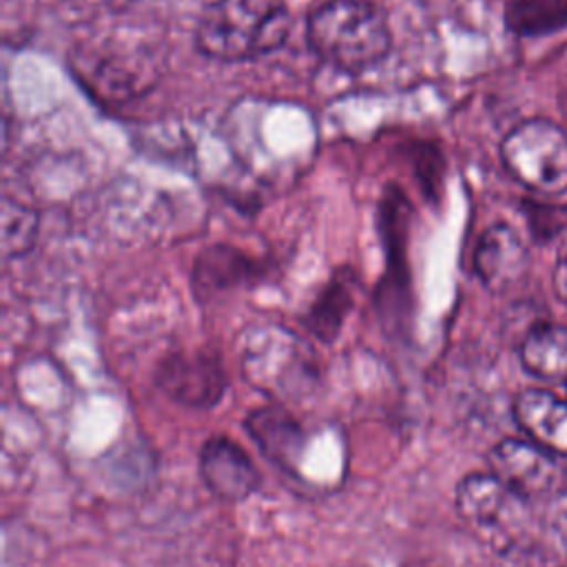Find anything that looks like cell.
Instances as JSON below:
<instances>
[{
  "mask_svg": "<svg viewBox=\"0 0 567 567\" xmlns=\"http://www.w3.org/2000/svg\"><path fill=\"white\" fill-rule=\"evenodd\" d=\"M306 40L323 64L343 73L368 71L392 49L388 16L372 0H326L312 7Z\"/></svg>",
  "mask_w": 567,
  "mask_h": 567,
  "instance_id": "cell-1",
  "label": "cell"
},
{
  "mask_svg": "<svg viewBox=\"0 0 567 567\" xmlns=\"http://www.w3.org/2000/svg\"><path fill=\"white\" fill-rule=\"evenodd\" d=\"M292 27L284 0H215L195 27V47L219 62H248L279 49Z\"/></svg>",
  "mask_w": 567,
  "mask_h": 567,
  "instance_id": "cell-2",
  "label": "cell"
},
{
  "mask_svg": "<svg viewBox=\"0 0 567 567\" xmlns=\"http://www.w3.org/2000/svg\"><path fill=\"white\" fill-rule=\"evenodd\" d=\"M454 505L461 520L496 554L532 545L534 516L527 496L492 472H472L456 485Z\"/></svg>",
  "mask_w": 567,
  "mask_h": 567,
  "instance_id": "cell-3",
  "label": "cell"
},
{
  "mask_svg": "<svg viewBox=\"0 0 567 567\" xmlns=\"http://www.w3.org/2000/svg\"><path fill=\"white\" fill-rule=\"evenodd\" d=\"M241 370L252 388L277 401L301 399L319 381L312 348L281 326H259L246 337Z\"/></svg>",
  "mask_w": 567,
  "mask_h": 567,
  "instance_id": "cell-4",
  "label": "cell"
},
{
  "mask_svg": "<svg viewBox=\"0 0 567 567\" xmlns=\"http://www.w3.org/2000/svg\"><path fill=\"white\" fill-rule=\"evenodd\" d=\"M507 173L540 195L567 193V133L549 120L516 124L501 144Z\"/></svg>",
  "mask_w": 567,
  "mask_h": 567,
  "instance_id": "cell-5",
  "label": "cell"
},
{
  "mask_svg": "<svg viewBox=\"0 0 567 567\" xmlns=\"http://www.w3.org/2000/svg\"><path fill=\"white\" fill-rule=\"evenodd\" d=\"M489 472L523 496L549 494L563 476L558 456L523 439H503L487 454Z\"/></svg>",
  "mask_w": 567,
  "mask_h": 567,
  "instance_id": "cell-6",
  "label": "cell"
},
{
  "mask_svg": "<svg viewBox=\"0 0 567 567\" xmlns=\"http://www.w3.org/2000/svg\"><path fill=\"white\" fill-rule=\"evenodd\" d=\"M199 476L213 496L226 503L246 501L261 485V474L246 450L228 436H213L199 452Z\"/></svg>",
  "mask_w": 567,
  "mask_h": 567,
  "instance_id": "cell-7",
  "label": "cell"
},
{
  "mask_svg": "<svg viewBox=\"0 0 567 567\" xmlns=\"http://www.w3.org/2000/svg\"><path fill=\"white\" fill-rule=\"evenodd\" d=\"M157 385L175 403L188 408H213L226 390L224 370L210 354H173L157 374Z\"/></svg>",
  "mask_w": 567,
  "mask_h": 567,
  "instance_id": "cell-8",
  "label": "cell"
},
{
  "mask_svg": "<svg viewBox=\"0 0 567 567\" xmlns=\"http://www.w3.org/2000/svg\"><path fill=\"white\" fill-rule=\"evenodd\" d=\"M512 414L529 441L556 456H567V401L549 390L525 388L514 396Z\"/></svg>",
  "mask_w": 567,
  "mask_h": 567,
  "instance_id": "cell-9",
  "label": "cell"
},
{
  "mask_svg": "<svg viewBox=\"0 0 567 567\" xmlns=\"http://www.w3.org/2000/svg\"><path fill=\"white\" fill-rule=\"evenodd\" d=\"M246 432L279 467L290 470L303 443L301 425L281 405H264L246 416Z\"/></svg>",
  "mask_w": 567,
  "mask_h": 567,
  "instance_id": "cell-10",
  "label": "cell"
},
{
  "mask_svg": "<svg viewBox=\"0 0 567 567\" xmlns=\"http://www.w3.org/2000/svg\"><path fill=\"white\" fill-rule=\"evenodd\" d=\"M474 266L487 286L509 284L525 266V246L509 226L496 224L481 235Z\"/></svg>",
  "mask_w": 567,
  "mask_h": 567,
  "instance_id": "cell-11",
  "label": "cell"
},
{
  "mask_svg": "<svg viewBox=\"0 0 567 567\" xmlns=\"http://www.w3.org/2000/svg\"><path fill=\"white\" fill-rule=\"evenodd\" d=\"M520 363L527 374L540 381L567 383V328L534 326L520 343Z\"/></svg>",
  "mask_w": 567,
  "mask_h": 567,
  "instance_id": "cell-12",
  "label": "cell"
},
{
  "mask_svg": "<svg viewBox=\"0 0 567 567\" xmlns=\"http://www.w3.org/2000/svg\"><path fill=\"white\" fill-rule=\"evenodd\" d=\"M505 22L520 35H540L567 27V0H509Z\"/></svg>",
  "mask_w": 567,
  "mask_h": 567,
  "instance_id": "cell-13",
  "label": "cell"
},
{
  "mask_svg": "<svg viewBox=\"0 0 567 567\" xmlns=\"http://www.w3.org/2000/svg\"><path fill=\"white\" fill-rule=\"evenodd\" d=\"M38 213L11 197L2 199V255L16 259L24 255L38 237Z\"/></svg>",
  "mask_w": 567,
  "mask_h": 567,
  "instance_id": "cell-14",
  "label": "cell"
},
{
  "mask_svg": "<svg viewBox=\"0 0 567 567\" xmlns=\"http://www.w3.org/2000/svg\"><path fill=\"white\" fill-rule=\"evenodd\" d=\"M554 286H556L558 297L567 303V239L558 248L556 268H554Z\"/></svg>",
  "mask_w": 567,
  "mask_h": 567,
  "instance_id": "cell-15",
  "label": "cell"
},
{
  "mask_svg": "<svg viewBox=\"0 0 567 567\" xmlns=\"http://www.w3.org/2000/svg\"><path fill=\"white\" fill-rule=\"evenodd\" d=\"M551 520H554L556 534H558V536L565 540V545H567V498H563V501L556 503Z\"/></svg>",
  "mask_w": 567,
  "mask_h": 567,
  "instance_id": "cell-16",
  "label": "cell"
},
{
  "mask_svg": "<svg viewBox=\"0 0 567 567\" xmlns=\"http://www.w3.org/2000/svg\"><path fill=\"white\" fill-rule=\"evenodd\" d=\"M565 385H567V383H565Z\"/></svg>",
  "mask_w": 567,
  "mask_h": 567,
  "instance_id": "cell-17",
  "label": "cell"
}]
</instances>
